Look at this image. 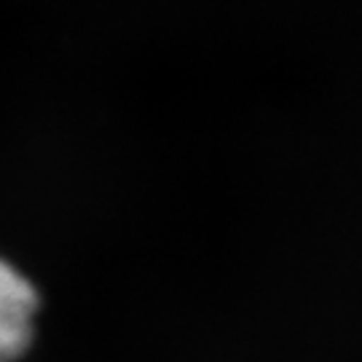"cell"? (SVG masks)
<instances>
[{
    "instance_id": "6da1fadb",
    "label": "cell",
    "mask_w": 362,
    "mask_h": 362,
    "mask_svg": "<svg viewBox=\"0 0 362 362\" xmlns=\"http://www.w3.org/2000/svg\"><path fill=\"white\" fill-rule=\"evenodd\" d=\"M38 303L35 285L0 258V362H16L30 349Z\"/></svg>"
}]
</instances>
